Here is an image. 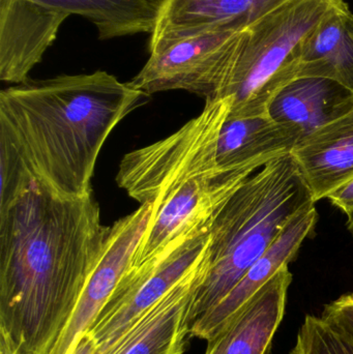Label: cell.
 <instances>
[{"label": "cell", "instance_id": "603a6c76", "mask_svg": "<svg viewBox=\"0 0 353 354\" xmlns=\"http://www.w3.org/2000/svg\"><path fill=\"white\" fill-rule=\"evenodd\" d=\"M0 354H20L6 333L0 330Z\"/></svg>", "mask_w": 353, "mask_h": 354}, {"label": "cell", "instance_id": "9a60e30c", "mask_svg": "<svg viewBox=\"0 0 353 354\" xmlns=\"http://www.w3.org/2000/svg\"><path fill=\"white\" fill-rule=\"evenodd\" d=\"M353 110V93L331 79L300 77L269 104V118L296 130L302 140Z\"/></svg>", "mask_w": 353, "mask_h": 354}, {"label": "cell", "instance_id": "3957f363", "mask_svg": "<svg viewBox=\"0 0 353 354\" xmlns=\"http://www.w3.org/2000/svg\"><path fill=\"white\" fill-rule=\"evenodd\" d=\"M314 204L290 153L271 160L247 179L211 223L191 308L192 324L236 287L294 216Z\"/></svg>", "mask_w": 353, "mask_h": 354}, {"label": "cell", "instance_id": "7402d4cb", "mask_svg": "<svg viewBox=\"0 0 353 354\" xmlns=\"http://www.w3.org/2000/svg\"><path fill=\"white\" fill-rule=\"evenodd\" d=\"M74 354H104V351L88 335L84 334L77 344Z\"/></svg>", "mask_w": 353, "mask_h": 354}, {"label": "cell", "instance_id": "cb8c5ba5", "mask_svg": "<svg viewBox=\"0 0 353 354\" xmlns=\"http://www.w3.org/2000/svg\"><path fill=\"white\" fill-rule=\"evenodd\" d=\"M347 216V222H346V227H347L348 231L350 234L353 236V210L350 214H346Z\"/></svg>", "mask_w": 353, "mask_h": 354}, {"label": "cell", "instance_id": "ffe728a7", "mask_svg": "<svg viewBox=\"0 0 353 354\" xmlns=\"http://www.w3.org/2000/svg\"><path fill=\"white\" fill-rule=\"evenodd\" d=\"M321 316L353 341V292L345 293L327 304Z\"/></svg>", "mask_w": 353, "mask_h": 354}, {"label": "cell", "instance_id": "8fae6325", "mask_svg": "<svg viewBox=\"0 0 353 354\" xmlns=\"http://www.w3.org/2000/svg\"><path fill=\"white\" fill-rule=\"evenodd\" d=\"M318 212L309 206L294 216L265 254L219 304L205 312L191 326V337L209 341L217 336L284 266L298 256L303 243L314 234Z\"/></svg>", "mask_w": 353, "mask_h": 354}, {"label": "cell", "instance_id": "277c9868", "mask_svg": "<svg viewBox=\"0 0 353 354\" xmlns=\"http://www.w3.org/2000/svg\"><path fill=\"white\" fill-rule=\"evenodd\" d=\"M342 0H288L240 32L217 99L230 118L269 115V104L298 78L305 41Z\"/></svg>", "mask_w": 353, "mask_h": 354}, {"label": "cell", "instance_id": "52a82bcc", "mask_svg": "<svg viewBox=\"0 0 353 354\" xmlns=\"http://www.w3.org/2000/svg\"><path fill=\"white\" fill-rule=\"evenodd\" d=\"M209 229L211 226L176 243L155 261L128 270L86 334L97 345L116 340L200 266L209 243Z\"/></svg>", "mask_w": 353, "mask_h": 354}, {"label": "cell", "instance_id": "5bb4252c", "mask_svg": "<svg viewBox=\"0 0 353 354\" xmlns=\"http://www.w3.org/2000/svg\"><path fill=\"white\" fill-rule=\"evenodd\" d=\"M315 203L353 178V110L309 135L292 153Z\"/></svg>", "mask_w": 353, "mask_h": 354}, {"label": "cell", "instance_id": "44dd1931", "mask_svg": "<svg viewBox=\"0 0 353 354\" xmlns=\"http://www.w3.org/2000/svg\"><path fill=\"white\" fill-rule=\"evenodd\" d=\"M334 206L347 214L353 210V178L327 196Z\"/></svg>", "mask_w": 353, "mask_h": 354}, {"label": "cell", "instance_id": "ba28073f", "mask_svg": "<svg viewBox=\"0 0 353 354\" xmlns=\"http://www.w3.org/2000/svg\"><path fill=\"white\" fill-rule=\"evenodd\" d=\"M155 212V203L140 204L109 227L101 257L91 272L78 305L51 354H74L81 337L97 319L126 272Z\"/></svg>", "mask_w": 353, "mask_h": 354}, {"label": "cell", "instance_id": "7a4b0ae2", "mask_svg": "<svg viewBox=\"0 0 353 354\" xmlns=\"http://www.w3.org/2000/svg\"><path fill=\"white\" fill-rule=\"evenodd\" d=\"M149 97L105 71L28 79L0 93V151L31 181L68 197L89 195L108 137Z\"/></svg>", "mask_w": 353, "mask_h": 354}, {"label": "cell", "instance_id": "30bf717a", "mask_svg": "<svg viewBox=\"0 0 353 354\" xmlns=\"http://www.w3.org/2000/svg\"><path fill=\"white\" fill-rule=\"evenodd\" d=\"M68 15L33 0H0V79L19 84L41 62Z\"/></svg>", "mask_w": 353, "mask_h": 354}, {"label": "cell", "instance_id": "4fadbf2b", "mask_svg": "<svg viewBox=\"0 0 353 354\" xmlns=\"http://www.w3.org/2000/svg\"><path fill=\"white\" fill-rule=\"evenodd\" d=\"M288 0H165L151 41L216 30H242Z\"/></svg>", "mask_w": 353, "mask_h": 354}, {"label": "cell", "instance_id": "d4e9b609", "mask_svg": "<svg viewBox=\"0 0 353 354\" xmlns=\"http://www.w3.org/2000/svg\"><path fill=\"white\" fill-rule=\"evenodd\" d=\"M143 1L151 4V6H155L157 10H159V8H161L162 4L165 2V0H143Z\"/></svg>", "mask_w": 353, "mask_h": 354}, {"label": "cell", "instance_id": "9c48e42d", "mask_svg": "<svg viewBox=\"0 0 353 354\" xmlns=\"http://www.w3.org/2000/svg\"><path fill=\"white\" fill-rule=\"evenodd\" d=\"M205 258V257H204ZM204 259L113 342L99 345L105 354H184L191 337V308Z\"/></svg>", "mask_w": 353, "mask_h": 354}, {"label": "cell", "instance_id": "ac0fdd59", "mask_svg": "<svg viewBox=\"0 0 353 354\" xmlns=\"http://www.w3.org/2000/svg\"><path fill=\"white\" fill-rule=\"evenodd\" d=\"M93 23L99 39L151 33L158 10L143 0H33Z\"/></svg>", "mask_w": 353, "mask_h": 354}, {"label": "cell", "instance_id": "2e32d148", "mask_svg": "<svg viewBox=\"0 0 353 354\" xmlns=\"http://www.w3.org/2000/svg\"><path fill=\"white\" fill-rule=\"evenodd\" d=\"M300 77L331 79L353 93V14L344 0L305 41L298 62Z\"/></svg>", "mask_w": 353, "mask_h": 354}, {"label": "cell", "instance_id": "e0dca14e", "mask_svg": "<svg viewBox=\"0 0 353 354\" xmlns=\"http://www.w3.org/2000/svg\"><path fill=\"white\" fill-rule=\"evenodd\" d=\"M300 140L296 130L269 115L227 116L218 141V165L234 168L259 159L280 157L292 153Z\"/></svg>", "mask_w": 353, "mask_h": 354}, {"label": "cell", "instance_id": "d6986e66", "mask_svg": "<svg viewBox=\"0 0 353 354\" xmlns=\"http://www.w3.org/2000/svg\"><path fill=\"white\" fill-rule=\"evenodd\" d=\"M289 354H353V341L321 316L308 314Z\"/></svg>", "mask_w": 353, "mask_h": 354}, {"label": "cell", "instance_id": "7c38bea8", "mask_svg": "<svg viewBox=\"0 0 353 354\" xmlns=\"http://www.w3.org/2000/svg\"><path fill=\"white\" fill-rule=\"evenodd\" d=\"M289 266H284L233 319L211 340L204 354H269L274 337L285 316L292 283Z\"/></svg>", "mask_w": 353, "mask_h": 354}, {"label": "cell", "instance_id": "5b68a950", "mask_svg": "<svg viewBox=\"0 0 353 354\" xmlns=\"http://www.w3.org/2000/svg\"><path fill=\"white\" fill-rule=\"evenodd\" d=\"M231 105L229 97L207 101L201 113L174 134L126 153L116 176L118 187L140 204L153 203L166 192L219 167L218 141Z\"/></svg>", "mask_w": 353, "mask_h": 354}, {"label": "cell", "instance_id": "6da1fadb", "mask_svg": "<svg viewBox=\"0 0 353 354\" xmlns=\"http://www.w3.org/2000/svg\"><path fill=\"white\" fill-rule=\"evenodd\" d=\"M109 227L93 194L33 181L0 212V330L20 354H51L95 270Z\"/></svg>", "mask_w": 353, "mask_h": 354}, {"label": "cell", "instance_id": "8992f818", "mask_svg": "<svg viewBox=\"0 0 353 354\" xmlns=\"http://www.w3.org/2000/svg\"><path fill=\"white\" fill-rule=\"evenodd\" d=\"M242 30L207 31L149 43V60L128 83L149 95L184 91L205 102L217 99Z\"/></svg>", "mask_w": 353, "mask_h": 354}]
</instances>
